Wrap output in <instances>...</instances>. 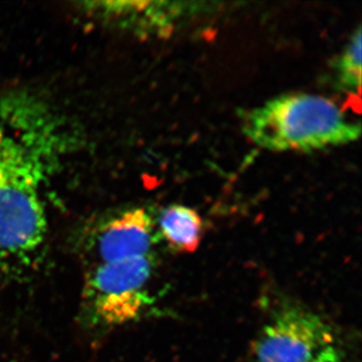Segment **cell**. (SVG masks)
Here are the masks:
<instances>
[{"label":"cell","instance_id":"obj_1","mask_svg":"<svg viewBox=\"0 0 362 362\" xmlns=\"http://www.w3.org/2000/svg\"><path fill=\"white\" fill-rule=\"evenodd\" d=\"M40 113L0 105V259L25 258L47 233L42 190L59 138Z\"/></svg>","mask_w":362,"mask_h":362},{"label":"cell","instance_id":"obj_2","mask_svg":"<svg viewBox=\"0 0 362 362\" xmlns=\"http://www.w3.org/2000/svg\"><path fill=\"white\" fill-rule=\"evenodd\" d=\"M245 134L272 151H311L356 141L361 123L349 120L337 103L310 94L275 98L245 118Z\"/></svg>","mask_w":362,"mask_h":362},{"label":"cell","instance_id":"obj_3","mask_svg":"<svg viewBox=\"0 0 362 362\" xmlns=\"http://www.w3.org/2000/svg\"><path fill=\"white\" fill-rule=\"evenodd\" d=\"M153 270L152 255L97 263L89 275L87 291L93 311L108 325L129 322L145 304V287Z\"/></svg>","mask_w":362,"mask_h":362},{"label":"cell","instance_id":"obj_4","mask_svg":"<svg viewBox=\"0 0 362 362\" xmlns=\"http://www.w3.org/2000/svg\"><path fill=\"white\" fill-rule=\"evenodd\" d=\"M333 347L332 330L321 317L288 307L263 328L254 352L259 362H314Z\"/></svg>","mask_w":362,"mask_h":362},{"label":"cell","instance_id":"obj_5","mask_svg":"<svg viewBox=\"0 0 362 362\" xmlns=\"http://www.w3.org/2000/svg\"><path fill=\"white\" fill-rule=\"evenodd\" d=\"M153 221L145 209L123 211L104 223L97 235L98 263L150 255Z\"/></svg>","mask_w":362,"mask_h":362},{"label":"cell","instance_id":"obj_6","mask_svg":"<svg viewBox=\"0 0 362 362\" xmlns=\"http://www.w3.org/2000/svg\"><path fill=\"white\" fill-rule=\"evenodd\" d=\"M159 230L169 246L180 252H194L201 244L202 220L190 207L173 204L159 216Z\"/></svg>","mask_w":362,"mask_h":362},{"label":"cell","instance_id":"obj_7","mask_svg":"<svg viewBox=\"0 0 362 362\" xmlns=\"http://www.w3.org/2000/svg\"><path fill=\"white\" fill-rule=\"evenodd\" d=\"M338 78L345 89L361 94V28L358 26L337 64Z\"/></svg>","mask_w":362,"mask_h":362},{"label":"cell","instance_id":"obj_8","mask_svg":"<svg viewBox=\"0 0 362 362\" xmlns=\"http://www.w3.org/2000/svg\"><path fill=\"white\" fill-rule=\"evenodd\" d=\"M314 362H342L341 356H340L339 352L337 346L333 347L327 351L324 352L322 356L318 357Z\"/></svg>","mask_w":362,"mask_h":362}]
</instances>
